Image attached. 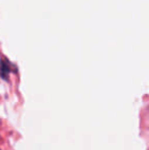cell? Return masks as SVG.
Listing matches in <instances>:
<instances>
[{
    "label": "cell",
    "instance_id": "6da1fadb",
    "mask_svg": "<svg viewBox=\"0 0 149 150\" xmlns=\"http://www.w3.org/2000/svg\"><path fill=\"white\" fill-rule=\"evenodd\" d=\"M10 63L5 59H0V77L7 80V76L10 71Z\"/></svg>",
    "mask_w": 149,
    "mask_h": 150
}]
</instances>
